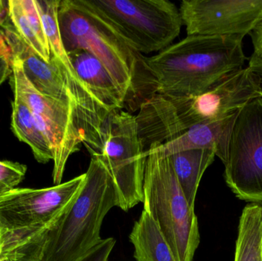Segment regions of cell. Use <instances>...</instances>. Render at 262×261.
<instances>
[{"instance_id":"1","label":"cell","mask_w":262,"mask_h":261,"mask_svg":"<svg viewBox=\"0 0 262 261\" xmlns=\"http://www.w3.org/2000/svg\"><path fill=\"white\" fill-rule=\"evenodd\" d=\"M118 205L108 170L98 156H92L81 188L61 216L47 228L19 241L35 249L38 261H77L102 240L103 221Z\"/></svg>"},{"instance_id":"2","label":"cell","mask_w":262,"mask_h":261,"mask_svg":"<svg viewBox=\"0 0 262 261\" xmlns=\"http://www.w3.org/2000/svg\"><path fill=\"white\" fill-rule=\"evenodd\" d=\"M243 37L187 35L157 55L139 56L154 80V93L196 95L243 68Z\"/></svg>"},{"instance_id":"3","label":"cell","mask_w":262,"mask_h":261,"mask_svg":"<svg viewBox=\"0 0 262 261\" xmlns=\"http://www.w3.org/2000/svg\"><path fill=\"white\" fill-rule=\"evenodd\" d=\"M146 156L143 210L170 247L177 261H192L200 242L198 219L177 179L169 156L152 150Z\"/></svg>"},{"instance_id":"4","label":"cell","mask_w":262,"mask_h":261,"mask_svg":"<svg viewBox=\"0 0 262 261\" xmlns=\"http://www.w3.org/2000/svg\"><path fill=\"white\" fill-rule=\"evenodd\" d=\"M58 27L66 52L86 51L96 57L123 94L134 87L139 55L86 0H61Z\"/></svg>"},{"instance_id":"5","label":"cell","mask_w":262,"mask_h":261,"mask_svg":"<svg viewBox=\"0 0 262 261\" xmlns=\"http://www.w3.org/2000/svg\"><path fill=\"white\" fill-rule=\"evenodd\" d=\"M137 54L172 44L183 26L180 9L169 0H86Z\"/></svg>"},{"instance_id":"6","label":"cell","mask_w":262,"mask_h":261,"mask_svg":"<svg viewBox=\"0 0 262 261\" xmlns=\"http://www.w3.org/2000/svg\"><path fill=\"white\" fill-rule=\"evenodd\" d=\"M98 155L108 170L118 193V207L127 211L143 202L146 156L136 116L123 110L109 113L101 129Z\"/></svg>"},{"instance_id":"7","label":"cell","mask_w":262,"mask_h":261,"mask_svg":"<svg viewBox=\"0 0 262 261\" xmlns=\"http://www.w3.org/2000/svg\"><path fill=\"white\" fill-rule=\"evenodd\" d=\"M85 173L44 188H14L0 196L4 248L52 225L81 188Z\"/></svg>"},{"instance_id":"8","label":"cell","mask_w":262,"mask_h":261,"mask_svg":"<svg viewBox=\"0 0 262 261\" xmlns=\"http://www.w3.org/2000/svg\"><path fill=\"white\" fill-rule=\"evenodd\" d=\"M9 84L14 96L27 104L48 136L53 153V182L55 185L61 184L69 157L78 151L80 144H83L76 110L73 106L38 92L28 81L21 62L14 55Z\"/></svg>"},{"instance_id":"9","label":"cell","mask_w":262,"mask_h":261,"mask_svg":"<svg viewBox=\"0 0 262 261\" xmlns=\"http://www.w3.org/2000/svg\"><path fill=\"white\" fill-rule=\"evenodd\" d=\"M225 165L226 183L237 198L262 203V98L238 111Z\"/></svg>"},{"instance_id":"10","label":"cell","mask_w":262,"mask_h":261,"mask_svg":"<svg viewBox=\"0 0 262 261\" xmlns=\"http://www.w3.org/2000/svg\"><path fill=\"white\" fill-rule=\"evenodd\" d=\"M42 21L51 52V61L61 74L76 107L83 144L92 155L101 149V129L108 116L104 106L78 77L66 52L58 27V11L60 0H35Z\"/></svg>"},{"instance_id":"11","label":"cell","mask_w":262,"mask_h":261,"mask_svg":"<svg viewBox=\"0 0 262 261\" xmlns=\"http://www.w3.org/2000/svg\"><path fill=\"white\" fill-rule=\"evenodd\" d=\"M179 9L187 35L244 38L262 18V0H183Z\"/></svg>"},{"instance_id":"12","label":"cell","mask_w":262,"mask_h":261,"mask_svg":"<svg viewBox=\"0 0 262 261\" xmlns=\"http://www.w3.org/2000/svg\"><path fill=\"white\" fill-rule=\"evenodd\" d=\"M0 29L4 32L12 55L19 60L25 75L32 85L41 94L73 106L76 110L73 98L54 63L45 61L26 44L10 18Z\"/></svg>"},{"instance_id":"13","label":"cell","mask_w":262,"mask_h":261,"mask_svg":"<svg viewBox=\"0 0 262 261\" xmlns=\"http://www.w3.org/2000/svg\"><path fill=\"white\" fill-rule=\"evenodd\" d=\"M238 111L217 121L195 126L164 144H152L147 150L164 156L186 150H211L224 162Z\"/></svg>"},{"instance_id":"14","label":"cell","mask_w":262,"mask_h":261,"mask_svg":"<svg viewBox=\"0 0 262 261\" xmlns=\"http://www.w3.org/2000/svg\"><path fill=\"white\" fill-rule=\"evenodd\" d=\"M78 77L108 112L123 110L126 98L118 88L104 64L89 52L75 50L68 52Z\"/></svg>"},{"instance_id":"15","label":"cell","mask_w":262,"mask_h":261,"mask_svg":"<svg viewBox=\"0 0 262 261\" xmlns=\"http://www.w3.org/2000/svg\"><path fill=\"white\" fill-rule=\"evenodd\" d=\"M11 130L21 142L28 144L40 163L53 161L52 146L27 104L17 96L12 103Z\"/></svg>"},{"instance_id":"16","label":"cell","mask_w":262,"mask_h":261,"mask_svg":"<svg viewBox=\"0 0 262 261\" xmlns=\"http://www.w3.org/2000/svg\"><path fill=\"white\" fill-rule=\"evenodd\" d=\"M130 240L137 261H177L158 227L144 210L134 223Z\"/></svg>"},{"instance_id":"17","label":"cell","mask_w":262,"mask_h":261,"mask_svg":"<svg viewBox=\"0 0 262 261\" xmlns=\"http://www.w3.org/2000/svg\"><path fill=\"white\" fill-rule=\"evenodd\" d=\"M215 154L211 150H191L169 156L177 179L185 196L192 208L200 181L208 167L213 162Z\"/></svg>"},{"instance_id":"18","label":"cell","mask_w":262,"mask_h":261,"mask_svg":"<svg viewBox=\"0 0 262 261\" xmlns=\"http://www.w3.org/2000/svg\"><path fill=\"white\" fill-rule=\"evenodd\" d=\"M262 203L243 209L235 245V261H262Z\"/></svg>"},{"instance_id":"19","label":"cell","mask_w":262,"mask_h":261,"mask_svg":"<svg viewBox=\"0 0 262 261\" xmlns=\"http://www.w3.org/2000/svg\"><path fill=\"white\" fill-rule=\"evenodd\" d=\"M9 18L26 44L46 62H50V49L45 47L34 33L21 6V0H9Z\"/></svg>"},{"instance_id":"20","label":"cell","mask_w":262,"mask_h":261,"mask_svg":"<svg viewBox=\"0 0 262 261\" xmlns=\"http://www.w3.org/2000/svg\"><path fill=\"white\" fill-rule=\"evenodd\" d=\"M27 167L19 162L0 160V185L6 188H16L26 177Z\"/></svg>"},{"instance_id":"21","label":"cell","mask_w":262,"mask_h":261,"mask_svg":"<svg viewBox=\"0 0 262 261\" xmlns=\"http://www.w3.org/2000/svg\"><path fill=\"white\" fill-rule=\"evenodd\" d=\"M21 6L24 10L25 15L33 30L34 33L39 40L40 42L47 48H49L47 37L45 33L44 27H43L42 21L40 16L38 8L35 4V0H21Z\"/></svg>"},{"instance_id":"22","label":"cell","mask_w":262,"mask_h":261,"mask_svg":"<svg viewBox=\"0 0 262 261\" xmlns=\"http://www.w3.org/2000/svg\"><path fill=\"white\" fill-rule=\"evenodd\" d=\"M1 256L9 261H38L35 249L25 241L13 242L5 247Z\"/></svg>"},{"instance_id":"23","label":"cell","mask_w":262,"mask_h":261,"mask_svg":"<svg viewBox=\"0 0 262 261\" xmlns=\"http://www.w3.org/2000/svg\"><path fill=\"white\" fill-rule=\"evenodd\" d=\"M115 243L116 242L113 238L102 239L77 261H107Z\"/></svg>"},{"instance_id":"24","label":"cell","mask_w":262,"mask_h":261,"mask_svg":"<svg viewBox=\"0 0 262 261\" xmlns=\"http://www.w3.org/2000/svg\"><path fill=\"white\" fill-rule=\"evenodd\" d=\"M12 72V55L4 32L0 29V85L10 77Z\"/></svg>"},{"instance_id":"25","label":"cell","mask_w":262,"mask_h":261,"mask_svg":"<svg viewBox=\"0 0 262 261\" xmlns=\"http://www.w3.org/2000/svg\"><path fill=\"white\" fill-rule=\"evenodd\" d=\"M252 80L255 83L257 91L262 98V59L252 55L248 65Z\"/></svg>"},{"instance_id":"26","label":"cell","mask_w":262,"mask_h":261,"mask_svg":"<svg viewBox=\"0 0 262 261\" xmlns=\"http://www.w3.org/2000/svg\"><path fill=\"white\" fill-rule=\"evenodd\" d=\"M249 35L252 38L254 48L252 55L262 59V18Z\"/></svg>"},{"instance_id":"27","label":"cell","mask_w":262,"mask_h":261,"mask_svg":"<svg viewBox=\"0 0 262 261\" xmlns=\"http://www.w3.org/2000/svg\"><path fill=\"white\" fill-rule=\"evenodd\" d=\"M9 19V0H0V27Z\"/></svg>"},{"instance_id":"28","label":"cell","mask_w":262,"mask_h":261,"mask_svg":"<svg viewBox=\"0 0 262 261\" xmlns=\"http://www.w3.org/2000/svg\"><path fill=\"white\" fill-rule=\"evenodd\" d=\"M4 231L3 228L0 227V255L3 253V246H4Z\"/></svg>"},{"instance_id":"29","label":"cell","mask_w":262,"mask_h":261,"mask_svg":"<svg viewBox=\"0 0 262 261\" xmlns=\"http://www.w3.org/2000/svg\"><path fill=\"white\" fill-rule=\"evenodd\" d=\"M10 188H6V187L3 186V185H0V196L3 193H6V192L9 191Z\"/></svg>"},{"instance_id":"30","label":"cell","mask_w":262,"mask_h":261,"mask_svg":"<svg viewBox=\"0 0 262 261\" xmlns=\"http://www.w3.org/2000/svg\"><path fill=\"white\" fill-rule=\"evenodd\" d=\"M0 261H9L7 260V259L5 257H3V256H1L0 257Z\"/></svg>"},{"instance_id":"31","label":"cell","mask_w":262,"mask_h":261,"mask_svg":"<svg viewBox=\"0 0 262 261\" xmlns=\"http://www.w3.org/2000/svg\"><path fill=\"white\" fill-rule=\"evenodd\" d=\"M261 259H262V242H261Z\"/></svg>"}]
</instances>
